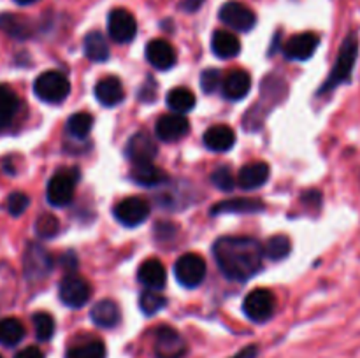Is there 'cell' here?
<instances>
[{"label": "cell", "instance_id": "cell-1", "mask_svg": "<svg viewBox=\"0 0 360 358\" xmlns=\"http://www.w3.org/2000/svg\"><path fill=\"white\" fill-rule=\"evenodd\" d=\"M213 256L224 276L239 283L252 279L264 265L262 244L246 235L220 237L213 244Z\"/></svg>", "mask_w": 360, "mask_h": 358}, {"label": "cell", "instance_id": "cell-2", "mask_svg": "<svg viewBox=\"0 0 360 358\" xmlns=\"http://www.w3.org/2000/svg\"><path fill=\"white\" fill-rule=\"evenodd\" d=\"M359 56V39L357 34L347 35V39L341 44L340 53H338V58L334 62L333 70H330L329 77L326 79V83L322 84V88L319 90V95H326L329 91L336 90L340 84L348 83L352 79V72H354L355 62H357Z\"/></svg>", "mask_w": 360, "mask_h": 358}, {"label": "cell", "instance_id": "cell-3", "mask_svg": "<svg viewBox=\"0 0 360 358\" xmlns=\"http://www.w3.org/2000/svg\"><path fill=\"white\" fill-rule=\"evenodd\" d=\"M79 183V171L77 168H60L48 181L46 199L49 206L65 207L72 202L76 186Z\"/></svg>", "mask_w": 360, "mask_h": 358}, {"label": "cell", "instance_id": "cell-4", "mask_svg": "<svg viewBox=\"0 0 360 358\" xmlns=\"http://www.w3.org/2000/svg\"><path fill=\"white\" fill-rule=\"evenodd\" d=\"M34 93L46 104H60L70 93V83L65 74L58 70H46L34 81Z\"/></svg>", "mask_w": 360, "mask_h": 358}, {"label": "cell", "instance_id": "cell-5", "mask_svg": "<svg viewBox=\"0 0 360 358\" xmlns=\"http://www.w3.org/2000/svg\"><path fill=\"white\" fill-rule=\"evenodd\" d=\"M153 350L157 358H185L188 346L178 330L162 325L155 330Z\"/></svg>", "mask_w": 360, "mask_h": 358}, {"label": "cell", "instance_id": "cell-6", "mask_svg": "<svg viewBox=\"0 0 360 358\" xmlns=\"http://www.w3.org/2000/svg\"><path fill=\"white\" fill-rule=\"evenodd\" d=\"M174 274L179 284L185 288H195L206 277V260L197 253H185L174 263Z\"/></svg>", "mask_w": 360, "mask_h": 358}, {"label": "cell", "instance_id": "cell-7", "mask_svg": "<svg viewBox=\"0 0 360 358\" xmlns=\"http://www.w3.org/2000/svg\"><path fill=\"white\" fill-rule=\"evenodd\" d=\"M274 307H276V300L267 288H255L243 300V311L246 318L255 323L267 321L274 314Z\"/></svg>", "mask_w": 360, "mask_h": 358}, {"label": "cell", "instance_id": "cell-8", "mask_svg": "<svg viewBox=\"0 0 360 358\" xmlns=\"http://www.w3.org/2000/svg\"><path fill=\"white\" fill-rule=\"evenodd\" d=\"M58 297L69 307H83L91 298V286L84 277L77 274H67L58 286Z\"/></svg>", "mask_w": 360, "mask_h": 358}, {"label": "cell", "instance_id": "cell-9", "mask_svg": "<svg viewBox=\"0 0 360 358\" xmlns=\"http://www.w3.org/2000/svg\"><path fill=\"white\" fill-rule=\"evenodd\" d=\"M218 18L221 20V23L236 32H250L257 23L255 13L248 6H245L243 2H236V0H229L221 6Z\"/></svg>", "mask_w": 360, "mask_h": 358}, {"label": "cell", "instance_id": "cell-10", "mask_svg": "<svg viewBox=\"0 0 360 358\" xmlns=\"http://www.w3.org/2000/svg\"><path fill=\"white\" fill-rule=\"evenodd\" d=\"M150 216V204L141 197H127L115 206V218L125 227L143 225Z\"/></svg>", "mask_w": 360, "mask_h": 358}, {"label": "cell", "instance_id": "cell-11", "mask_svg": "<svg viewBox=\"0 0 360 358\" xmlns=\"http://www.w3.org/2000/svg\"><path fill=\"white\" fill-rule=\"evenodd\" d=\"M109 37L116 42H130L137 34V21L127 9H112L108 16Z\"/></svg>", "mask_w": 360, "mask_h": 358}, {"label": "cell", "instance_id": "cell-12", "mask_svg": "<svg viewBox=\"0 0 360 358\" xmlns=\"http://www.w3.org/2000/svg\"><path fill=\"white\" fill-rule=\"evenodd\" d=\"M320 44V37L313 32H304V34H297L290 37L285 44L283 53L288 60L294 62H306L315 55L316 48Z\"/></svg>", "mask_w": 360, "mask_h": 358}, {"label": "cell", "instance_id": "cell-13", "mask_svg": "<svg viewBox=\"0 0 360 358\" xmlns=\"http://www.w3.org/2000/svg\"><path fill=\"white\" fill-rule=\"evenodd\" d=\"M158 147L153 137L146 132L134 133L125 146V154L132 164H143V161H153L157 157Z\"/></svg>", "mask_w": 360, "mask_h": 358}, {"label": "cell", "instance_id": "cell-14", "mask_svg": "<svg viewBox=\"0 0 360 358\" xmlns=\"http://www.w3.org/2000/svg\"><path fill=\"white\" fill-rule=\"evenodd\" d=\"M51 269L53 256L42 246L30 242L27 253H25V274H27L28 279L44 277Z\"/></svg>", "mask_w": 360, "mask_h": 358}, {"label": "cell", "instance_id": "cell-15", "mask_svg": "<svg viewBox=\"0 0 360 358\" xmlns=\"http://www.w3.org/2000/svg\"><path fill=\"white\" fill-rule=\"evenodd\" d=\"M190 123L183 114L172 112V114L160 116L155 125V133L158 139L165 140V142H174V140L183 139L188 133Z\"/></svg>", "mask_w": 360, "mask_h": 358}, {"label": "cell", "instance_id": "cell-16", "mask_svg": "<svg viewBox=\"0 0 360 358\" xmlns=\"http://www.w3.org/2000/svg\"><path fill=\"white\" fill-rule=\"evenodd\" d=\"M146 60L158 70H169L176 65L178 56L172 44L165 39H153L146 44Z\"/></svg>", "mask_w": 360, "mask_h": 358}, {"label": "cell", "instance_id": "cell-17", "mask_svg": "<svg viewBox=\"0 0 360 358\" xmlns=\"http://www.w3.org/2000/svg\"><path fill=\"white\" fill-rule=\"evenodd\" d=\"M221 93L227 100H243L252 88V77L246 70L236 69L221 79Z\"/></svg>", "mask_w": 360, "mask_h": 358}, {"label": "cell", "instance_id": "cell-18", "mask_svg": "<svg viewBox=\"0 0 360 358\" xmlns=\"http://www.w3.org/2000/svg\"><path fill=\"white\" fill-rule=\"evenodd\" d=\"M271 168L266 161H253V164H246L245 167L239 168L238 172V186L243 190H257L264 186L269 179Z\"/></svg>", "mask_w": 360, "mask_h": 358}, {"label": "cell", "instance_id": "cell-19", "mask_svg": "<svg viewBox=\"0 0 360 358\" xmlns=\"http://www.w3.org/2000/svg\"><path fill=\"white\" fill-rule=\"evenodd\" d=\"M137 279L146 286V290H162L167 283V272L164 263L158 258L144 260L137 270Z\"/></svg>", "mask_w": 360, "mask_h": 358}, {"label": "cell", "instance_id": "cell-20", "mask_svg": "<svg viewBox=\"0 0 360 358\" xmlns=\"http://www.w3.org/2000/svg\"><path fill=\"white\" fill-rule=\"evenodd\" d=\"M94 93L104 107H115V105L122 104V100L125 98V90H123L118 77L115 76L104 77V79L98 81L95 84Z\"/></svg>", "mask_w": 360, "mask_h": 358}, {"label": "cell", "instance_id": "cell-21", "mask_svg": "<svg viewBox=\"0 0 360 358\" xmlns=\"http://www.w3.org/2000/svg\"><path fill=\"white\" fill-rule=\"evenodd\" d=\"M204 146L214 153H225L236 144V133L227 125H214L204 132Z\"/></svg>", "mask_w": 360, "mask_h": 358}, {"label": "cell", "instance_id": "cell-22", "mask_svg": "<svg viewBox=\"0 0 360 358\" xmlns=\"http://www.w3.org/2000/svg\"><path fill=\"white\" fill-rule=\"evenodd\" d=\"M266 209L262 200L259 199H229L217 202L211 209V214H224V213H232V214H255L262 213Z\"/></svg>", "mask_w": 360, "mask_h": 358}, {"label": "cell", "instance_id": "cell-23", "mask_svg": "<svg viewBox=\"0 0 360 358\" xmlns=\"http://www.w3.org/2000/svg\"><path fill=\"white\" fill-rule=\"evenodd\" d=\"M90 318L101 329H115L120 323V319H122V312H120L118 304L115 300L104 298V300H98L91 307Z\"/></svg>", "mask_w": 360, "mask_h": 358}, {"label": "cell", "instance_id": "cell-24", "mask_svg": "<svg viewBox=\"0 0 360 358\" xmlns=\"http://www.w3.org/2000/svg\"><path fill=\"white\" fill-rule=\"evenodd\" d=\"M211 49L214 55L221 60L234 58L241 51V42L236 37V34L227 30H217L211 39Z\"/></svg>", "mask_w": 360, "mask_h": 358}, {"label": "cell", "instance_id": "cell-25", "mask_svg": "<svg viewBox=\"0 0 360 358\" xmlns=\"http://www.w3.org/2000/svg\"><path fill=\"white\" fill-rule=\"evenodd\" d=\"M130 179L141 186H158L165 181V172L160 171L153 161H143V164H132Z\"/></svg>", "mask_w": 360, "mask_h": 358}, {"label": "cell", "instance_id": "cell-26", "mask_svg": "<svg viewBox=\"0 0 360 358\" xmlns=\"http://www.w3.org/2000/svg\"><path fill=\"white\" fill-rule=\"evenodd\" d=\"M84 55L91 62H105L111 56V49H109V42L105 39L104 34L101 32H90V34L84 35L83 41Z\"/></svg>", "mask_w": 360, "mask_h": 358}, {"label": "cell", "instance_id": "cell-27", "mask_svg": "<svg viewBox=\"0 0 360 358\" xmlns=\"http://www.w3.org/2000/svg\"><path fill=\"white\" fill-rule=\"evenodd\" d=\"M0 30L4 34L11 35L14 39H28L34 34V27H32L30 21L23 16H18V14H0Z\"/></svg>", "mask_w": 360, "mask_h": 358}, {"label": "cell", "instance_id": "cell-28", "mask_svg": "<svg viewBox=\"0 0 360 358\" xmlns=\"http://www.w3.org/2000/svg\"><path fill=\"white\" fill-rule=\"evenodd\" d=\"M18 109H20V100L13 88H9L7 84H0V130L13 123L14 116L18 114Z\"/></svg>", "mask_w": 360, "mask_h": 358}, {"label": "cell", "instance_id": "cell-29", "mask_svg": "<svg viewBox=\"0 0 360 358\" xmlns=\"http://www.w3.org/2000/svg\"><path fill=\"white\" fill-rule=\"evenodd\" d=\"M195 95H193L192 90L185 86L172 88L167 93V105L169 109H172V112H178V114H183V112H188L195 107Z\"/></svg>", "mask_w": 360, "mask_h": 358}, {"label": "cell", "instance_id": "cell-30", "mask_svg": "<svg viewBox=\"0 0 360 358\" xmlns=\"http://www.w3.org/2000/svg\"><path fill=\"white\" fill-rule=\"evenodd\" d=\"M25 337V326L18 318L0 319V344L2 346H16Z\"/></svg>", "mask_w": 360, "mask_h": 358}, {"label": "cell", "instance_id": "cell-31", "mask_svg": "<svg viewBox=\"0 0 360 358\" xmlns=\"http://www.w3.org/2000/svg\"><path fill=\"white\" fill-rule=\"evenodd\" d=\"M91 126H94V118L90 112H76L67 119V132L74 139H84L90 135Z\"/></svg>", "mask_w": 360, "mask_h": 358}, {"label": "cell", "instance_id": "cell-32", "mask_svg": "<svg viewBox=\"0 0 360 358\" xmlns=\"http://www.w3.org/2000/svg\"><path fill=\"white\" fill-rule=\"evenodd\" d=\"M264 248V256H267L269 260H283L290 255V239L287 235H273L271 239H267L266 244L262 246Z\"/></svg>", "mask_w": 360, "mask_h": 358}, {"label": "cell", "instance_id": "cell-33", "mask_svg": "<svg viewBox=\"0 0 360 358\" xmlns=\"http://www.w3.org/2000/svg\"><path fill=\"white\" fill-rule=\"evenodd\" d=\"M167 305V298L158 290H144L139 297V307L146 316L157 314Z\"/></svg>", "mask_w": 360, "mask_h": 358}, {"label": "cell", "instance_id": "cell-34", "mask_svg": "<svg viewBox=\"0 0 360 358\" xmlns=\"http://www.w3.org/2000/svg\"><path fill=\"white\" fill-rule=\"evenodd\" d=\"M65 358H105V346L102 340H90L70 347Z\"/></svg>", "mask_w": 360, "mask_h": 358}, {"label": "cell", "instance_id": "cell-35", "mask_svg": "<svg viewBox=\"0 0 360 358\" xmlns=\"http://www.w3.org/2000/svg\"><path fill=\"white\" fill-rule=\"evenodd\" d=\"M32 323H34V330H35V337L42 343L49 340L55 333V319H53L51 314L44 311H39L32 316Z\"/></svg>", "mask_w": 360, "mask_h": 358}, {"label": "cell", "instance_id": "cell-36", "mask_svg": "<svg viewBox=\"0 0 360 358\" xmlns=\"http://www.w3.org/2000/svg\"><path fill=\"white\" fill-rule=\"evenodd\" d=\"M60 232V221L58 218L53 216V214L44 213L37 218L35 221V234L39 237H44V239H51L55 237L56 234Z\"/></svg>", "mask_w": 360, "mask_h": 358}, {"label": "cell", "instance_id": "cell-37", "mask_svg": "<svg viewBox=\"0 0 360 358\" xmlns=\"http://www.w3.org/2000/svg\"><path fill=\"white\" fill-rule=\"evenodd\" d=\"M211 183L217 186L221 192H232L236 186V178L229 167H218L217 171L211 174Z\"/></svg>", "mask_w": 360, "mask_h": 358}, {"label": "cell", "instance_id": "cell-38", "mask_svg": "<svg viewBox=\"0 0 360 358\" xmlns=\"http://www.w3.org/2000/svg\"><path fill=\"white\" fill-rule=\"evenodd\" d=\"M221 86V72L218 69H207L200 74V88L204 93H214Z\"/></svg>", "mask_w": 360, "mask_h": 358}, {"label": "cell", "instance_id": "cell-39", "mask_svg": "<svg viewBox=\"0 0 360 358\" xmlns=\"http://www.w3.org/2000/svg\"><path fill=\"white\" fill-rule=\"evenodd\" d=\"M28 204H30V199H28L27 193L14 192L11 193L9 199H7V211H9V214H13V216H20V214H23L25 211H27Z\"/></svg>", "mask_w": 360, "mask_h": 358}, {"label": "cell", "instance_id": "cell-40", "mask_svg": "<svg viewBox=\"0 0 360 358\" xmlns=\"http://www.w3.org/2000/svg\"><path fill=\"white\" fill-rule=\"evenodd\" d=\"M14 358H44V353L37 346H28L25 350L18 351Z\"/></svg>", "mask_w": 360, "mask_h": 358}, {"label": "cell", "instance_id": "cell-41", "mask_svg": "<svg viewBox=\"0 0 360 358\" xmlns=\"http://www.w3.org/2000/svg\"><path fill=\"white\" fill-rule=\"evenodd\" d=\"M204 0H183L181 4H179V7H181L183 11H186V13H192V11H197L200 6H202Z\"/></svg>", "mask_w": 360, "mask_h": 358}, {"label": "cell", "instance_id": "cell-42", "mask_svg": "<svg viewBox=\"0 0 360 358\" xmlns=\"http://www.w3.org/2000/svg\"><path fill=\"white\" fill-rule=\"evenodd\" d=\"M257 353H259L257 346H246L245 350H241L239 353H236L232 358H255Z\"/></svg>", "mask_w": 360, "mask_h": 358}, {"label": "cell", "instance_id": "cell-43", "mask_svg": "<svg viewBox=\"0 0 360 358\" xmlns=\"http://www.w3.org/2000/svg\"><path fill=\"white\" fill-rule=\"evenodd\" d=\"M16 4H20V6H30V4H35L37 0H14Z\"/></svg>", "mask_w": 360, "mask_h": 358}, {"label": "cell", "instance_id": "cell-44", "mask_svg": "<svg viewBox=\"0 0 360 358\" xmlns=\"http://www.w3.org/2000/svg\"><path fill=\"white\" fill-rule=\"evenodd\" d=\"M0 358H2V357H0Z\"/></svg>", "mask_w": 360, "mask_h": 358}]
</instances>
